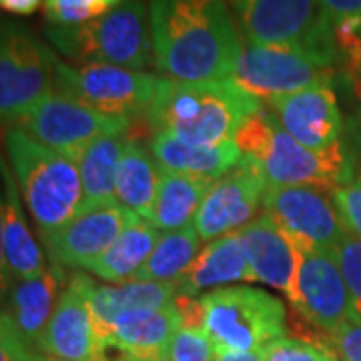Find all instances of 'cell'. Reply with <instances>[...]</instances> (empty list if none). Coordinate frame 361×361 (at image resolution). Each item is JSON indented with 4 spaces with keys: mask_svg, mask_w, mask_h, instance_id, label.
<instances>
[{
    "mask_svg": "<svg viewBox=\"0 0 361 361\" xmlns=\"http://www.w3.org/2000/svg\"><path fill=\"white\" fill-rule=\"evenodd\" d=\"M155 66L173 80H227L243 52L227 0H151Z\"/></svg>",
    "mask_w": 361,
    "mask_h": 361,
    "instance_id": "cell-1",
    "label": "cell"
},
{
    "mask_svg": "<svg viewBox=\"0 0 361 361\" xmlns=\"http://www.w3.org/2000/svg\"><path fill=\"white\" fill-rule=\"evenodd\" d=\"M263 103L233 80L185 82L161 77L147 123L155 133L195 145L235 141L237 130Z\"/></svg>",
    "mask_w": 361,
    "mask_h": 361,
    "instance_id": "cell-2",
    "label": "cell"
},
{
    "mask_svg": "<svg viewBox=\"0 0 361 361\" xmlns=\"http://www.w3.org/2000/svg\"><path fill=\"white\" fill-rule=\"evenodd\" d=\"M235 142L247 161L263 173L269 187L313 185L334 193L355 177L345 139L329 149H310L293 139L267 106L247 118Z\"/></svg>",
    "mask_w": 361,
    "mask_h": 361,
    "instance_id": "cell-3",
    "label": "cell"
},
{
    "mask_svg": "<svg viewBox=\"0 0 361 361\" xmlns=\"http://www.w3.org/2000/svg\"><path fill=\"white\" fill-rule=\"evenodd\" d=\"M51 49L73 65H109L145 73L155 63L151 14L142 0H127L85 25L47 26Z\"/></svg>",
    "mask_w": 361,
    "mask_h": 361,
    "instance_id": "cell-4",
    "label": "cell"
},
{
    "mask_svg": "<svg viewBox=\"0 0 361 361\" xmlns=\"http://www.w3.org/2000/svg\"><path fill=\"white\" fill-rule=\"evenodd\" d=\"M4 141L14 179L39 235L61 229L85 201L77 165L18 129L6 130Z\"/></svg>",
    "mask_w": 361,
    "mask_h": 361,
    "instance_id": "cell-5",
    "label": "cell"
},
{
    "mask_svg": "<svg viewBox=\"0 0 361 361\" xmlns=\"http://www.w3.org/2000/svg\"><path fill=\"white\" fill-rule=\"evenodd\" d=\"M249 44L303 47L341 65L336 30L319 0H227Z\"/></svg>",
    "mask_w": 361,
    "mask_h": 361,
    "instance_id": "cell-6",
    "label": "cell"
},
{
    "mask_svg": "<svg viewBox=\"0 0 361 361\" xmlns=\"http://www.w3.org/2000/svg\"><path fill=\"white\" fill-rule=\"evenodd\" d=\"M205 334L215 349L263 351L285 337L281 299L245 285L221 287L201 295Z\"/></svg>",
    "mask_w": 361,
    "mask_h": 361,
    "instance_id": "cell-7",
    "label": "cell"
},
{
    "mask_svg": "<svg viewBox=\"0 0 361 361\" xmlns=\"http://www.w3.org/2000/svg\"><path fill=\"white\" fill-rule=\"evenodd\" d=\"M54 54L25 25L4 18L0 26V115L16 127L54 92Z\"/></svg>",
    "mask_w": 361,
    "mask_h": 361,
    "instance_id": "cell-8",
    "label": "cell"
},
{
    "mask_svg": "<svg viewBox=\"0 0 361 361\" xmlns=\"http://www.w3.org/2000/svg\"><path fill=\"white\" fill-rule=\"evenodd\" d=\"M54 90L97 113L118 118L145 116L161 77L109 65H71L54 54Z\"/></svg>",
    "mask_w": 361,
    "mask_h": 361,
    "instance_id": "cell-9",
    "label": "cell"
},
{
    "mask_svg": "<svg viewBox=\"0 0 361 361\" xmlns=\"http://www.w3.org/2000/svg\"><path fill=\"white\" fill-rule=\"evenodd\" d=\"M229 80L265 104L299 90L331 85L336 87L337 66L303 47H261L243 44L241 59Z\"/></svg>",
    "mask_w": 361,
    "mask_h": 361,
    "instance_id": "cell-10",
    "label": "cell"
},
{
    "mask_svg": "<svg viewBox=\"0 0 361 361\" xmlns=\"http://www.w3.org/2000/svg\"><path fill=\"white\" fill-rule=\"evenodd\" d=\"M263 213L299 245L334 251L349 235L334 193L322 187H267Z\"/></svg>",
    "mask_w": 361,
    "mask_h": 361,
    "instance_id": "cell-11",
    "label": "cell"
},
{
    "mask_svg": "<svg viewBox=\"0 0 361 361\" xmlns=\"http://www.w3.org/2000/svg\"><path fill=\"white\" fill-rule=\"evenodd\" d=\"M13 129L71 159L97 139L127 135L130 121L97 113L54 90Z\"/></svg>",
    "mask_w": 361,
    "mask_h": 361,
    "instance_id": "cell-12",
    "label": "cell"
},
{
    "mask_svg": "<svg viewBox=\"0 0 361 361\" xmlns=\"http://www.w3.org/2000/svg\"><path fill=\"white\" fill-rule=\"evenodd\" d=\"M97 283L87 273L77 271L68 277L51 322L35 348L68 361H127L121 351L106 348L94 327L90 291Z\"/></svg>",
    "mask_w": 361,
    "mask_h": 361,
    "instance_id": "cell-13",
    "label": "cell"
},
{
    "mask_svg": "<svg viewBox=\"0 0 361 361\" xmlns=\"http://www.w3.org/2000/svg\"><path fill=\"white\" fill-rule=\"evenodd\" d=\"M295 251V275L287 299L305 322L334 336L349 322V291L339 263L334 251L299 243Z\"/></svg>",
    "mask_w": 361,
    "mask_h": 361,
    "instance_id": "cell-14",
    "label": "cell"
},
{
    "mask_svg": "<svg viewBox=\"0 0 361 361\" xmlns=\"http://www.w3.org/2000/svg\"><path fill=\"white\" fill-rule=\"evenodd\" d=\"M130 211L115 199L78 209L61 229L40 235L47 257L65 269H89L125 229Z\"/></svg>",
    "mask_w": 361,
    "mask_h": 361,
    "instance_id": "cell-15",
    "label": "cell"
},
{
    "mask_svg": "<svg viewBox=\"0 0 361 361\" xmlns=\"http://www.w3.org/2000/svg\"><path fill=\"white\" fill-rule=\"evenodd\" d=\"M267 180L245 157L237 167L217 179L207 191L195 217V231L209 243L223 235L241 231L255 219L267 193Z\"/></svg>",
    "mask_w": 361,
    "mask_h": 361,
    "instance_id": "cell-16",
    "label": "cell"
},
{
    "mask_svg": "<svg viewBox=\"0 0 361 361\" xmlns=\"http://www.w3.org/2000/svg\"><path fill=\"white\" fill-rule=\"evenodd\" d=\"M267 109L293 139L310 149H329L345 139L348 123L331 85L273 99Z\"/></svg>",
    "mask_w": 361,
    "mask_h": 361,
    "instance_id": "cell-17",
    "label": "cell"
},
{
    "mask_svg": "<svg viewBox=\"0 0 361 361\" xmlns=\"http://www.w3.org/2000/svg\"><path fill=\"white\" fill-rule=\"evenodd\" d=\"M2 199H0V269L2 287L39 277L47 269V259L28 229L23 209V195L13 171L2 163Z\"/></svg>",
    "mask_w": 361,
    "mask_h": 361,
    "instance_id": "cell-18",
    "label": "cell"
},
{
    "mask_svg": "<svg viewBox=\"0 0 361 361\" xmlns=\"http://www.w3.org/2000/svg\"><path fill=\"white\" fill-rule=\"evenodd\" d=\"M66 283L68 279H66L65 267L49 261L47 269L39 277L2 287L4 293L2 315L8 317L16 334L28 345L35 348L40 336L44 334Z\"/></svg>",
    "mask_w": 361,
    "mask_h": 361,
    "instance_id": "cell-19",
    "label": "cell"
},
{
    "mask_svg": "<svg viewBox=\"0 0 361 361\" xmlns=\"http://www.w3.org/2000/svg\"><path fill=\"white\" fill-rule=\"evenodd\" d=\"M179 327L177 305L127 311L111 325L106 345L121 351L127 361H169V348Z\"/></svg>",
    "mask_w": 361,
    "mask_h": 361,
    "instance_id": "cell-20",
    "label": "cell"
},
{
    "mask_svg": "<svg viewBox=\"0 0 361 361\" xmlns=\"http://www.w3.org/2000/svg\"><path fill=\"white\" fill-rule=\"evenodd\" d=\"M239 239L253 271V281L269 285L289 297L297 265L295 243L265 213L245 225L239 231Z\"/></svg>",
    "mask_w": 361,
    "mask_h": 361,
    "instance_id": "cell-21",
    "label": "cell"
},
{
    "mask_svg": "<svg viewBox=\"0 0 361 361\" xmlns=\"http://www.w3.org/2000/svg\"><path fill=\"white\" fill-rule=\"evenodd\" d=\"M239 281H253V271L249 267L239 231H235L205 243L191 269L177 281V291L179 297H197Z\"/></svg>",
    "mask_w": 361,
    "mask_h": 361,
    "instance_id": "cell-22",
    "label": "cell"
},
{
    "mask_svg": "<svg viewBox=\"0 0 361 361\" xmlns=\"http://www.w3.org/2000/svg\"><path fill=\"white\" fill-rule=\"evenodd\" d=\"M149 147L161 169L211 180L227 175L243 159V153L235 141L221 145H195L171 135L155 133Z\"/></svg>",
    "mask_w": 361,
    "mask_h": 361,
    "instance_id": "cell-23",
    "label": "cell"
},
{
    "mask_svg": "<svg viewBox=\"0 0 361 361\" xmlns=\"http://www.w3.org/2000/svg\"><path fill=\"white\" fill-rule=\"evenodd\" d=\"M177 297V281H130L123 285L94 283L90 291V310L97 334L106 345L109 329L118 315L127 311L163 310L175 305Z\"/></svg>",
    "mask_w": 361,
    "mask_h": 361,
    "instance_id": "cell-24",
    "label": "cell"
},
{
    "mask_svg": "<svg viewBox=\"0 0 361 361\" xmlns=\"http://www.w3.org/2000/svg\"><path fill=\"white\" fill-rule=\"evenodd\" d=\"M161 231L149 221L130 213L125 229L116 237L113 245L90 265L89 273L103 279L104 283H130L135 275L147 263L151 251L155 249Z\"/></svg>",
    "mask_w": 361,
    "mask_h": 361,
    "instance_id": "cell-25",
    "label": "cell"
},
{
    "mask_svg": "<svg viewBox=\"0 0 361 361\" xmlns=\"http://www.w3.org/2000/svg\"><path fill=\"white\" fill-rule=\"evenodd\" d=\"M159 180H161V167L151 147L142 145L137 139H129L116 171V203L151 223Z\"/></svg>",
    "mask_w": 361,
    "mask_h": 361,
    "instance_id": "cell-26",
    "label": "cell"
},
{
    "mask_svg": "<svg viewBox=\"0 0 361 361\" xmlns=\"http://www.w3.org/2000/svg\"><path fill=\"white\" fill-rule=\"evenodd\" d=\"M215 180L180 175L161 169L151 225L159 231H179L191 227L207 191Z\"/></svg>",
    "mask_w": 361,
    "mask_h": 361,
    "instance_id": "cell-27",
    "label": "cell"
},
{
    "mask_svg": "<svg viewBox=\"0 0 361 361\" xmlns=\"http://www.w3.org/2000/svg\"><path fill=\"white\" fill-rule=\"evenodd\" d=\"M127 141H129L127 135L103 137L82 147L78 153L71 157L82 180V191H85L82 203L92 205V203H104L115 199L116 171Z\"/></svg>",
    "mask_w": 361,
    "mask_h": 361,
    "instance_id": "cell-28",
    "label": "cell"
},
{
    "mask_svg": "<svg viewBox=\"0 0 361 361\" xmlns=\"http://www.w3.org/2000/svg\"><path fill=\"white\" fill-rule=\"evenodd\" d=\"M201 243L203 239L193 225L179 231H161L155 249L133 281H179L201 253Z\"/></svg>",
    "mask_w": 361,
    "mask_h": 361,
    "instance_id": "cell-29",
    "label": "cell"
},
{
    "mask_svg": "<svg viewBox=\"0 0 361 361\" xmlns=\"http://www.w3.org/2000/svg\"><path fill=\"white\" fill-rule=\"evenodd\" d=\"M127 0H44V16L54 26L85 25L113 13Z\"/></svg>",
    "mask_w": 361,
    "mask_h": 361,
    "instance_id": "cell-30",
    "label": "cell"
},
{
    "mask_svg": "<svg viewBox=\"0 0 361 361\" xmlns=\"http://www.w3.org/2000/svg\"><path fill=\"white\" fill-rule=\"evenodd\" d=\"M349 291V322L361 323V239L348 235L334 249Z\"/></svg>",
    "mask_w": 361,
    "mask_h": 361,
    "instance_id": "cell-31",
    "label": "cell"
},
{
    "mask_svg": "<svg viewBox=\"0 0 361 361\" xmlns=\"http://www.w3.org/2000/svg\"><path fill=\"white\" fill-rule=\"evenodd\" d=\"M213 355L215 348L203 327L180 325L169 348V361H213Z\"/></svg>",
    "mask_w": 361,
    "mask_h": 361,
    "instance_id": "cell-32",
    "label": "cell"
},
{
    "mask_svg": "<svg viewBox=\"0 0 361 361\" xmlns=\"http://www.w3.org/2000/svg\"><path fill=\"white\" fill-rule=\"evenodd\" d=\"M263 361H339L334 351L303 339L281 337L263 349Z\"/></svg>",
    "mask_w": 361,
    "mask_h": 361,
    "instance_id": "cell-33",
    "label": "cell"
},
{
    "mask_svg": "<svg viewBox=\"0 0 361 361\" xmlns=\"http://www.w3.org/2000/svg\"><path fill=\"white\" fill-rule=\"evenodd\" d=\"M339 215L348 227L349 235L361 239V175L355 173V177L334 191Z\"/></svg>",
    "mask_w": 361,
    "mask_h": 361,
    "instance_id": "cell-34",
    "label": "cell"
},
{
    "mask_svg": "<svg viewBox=\"0 0 361 361\" xmlns=\"http://www.w3.org/2000/svg\"><path fill=\"white\" fill-rule=\"evenodd\" d=\"M336 35H361V0H319Z\"/></svg>",
    "mask_w": 361,
    "mask_h": 361,
    "instance_id": "cell-35",
    "label": "cell"
},
{
    "mask_svg": "<svg viewBox=\"0 0 361 361\" xmlns=\"http://www.w3.org/2000/svg\"><path fill=\"white\" fill-rule=\"evenodd\" d=\"M0 336H2V349L11 351L18 361H68L47 355L37 348L28 345L25 339L16 334V329H14L13 323L8 322V317H4V315H2V325H0Z\"/></svg>",
    "mask_w": 361,
    "mask_h": 361,
    "instance_id": "cell-36",
    "label": "cell"
},
{
    "mask_svg": "<svg viewBox=\"0 0 361 361\" xmlns=\"http://www.w3.org/2000/svg\"><path fill=\"white\" fill-rule=\"evenodd\" d=\"M331 348L339 361H361V323H345L331 336Z\"/></svg>",
    "mask_w": 361,
    "mask_h": 361,
    "instance_id": "cell-37",
    "label": "cell"
},
{
    "mask_svg": "<svg viewBox=\"0 0 361 361\" xmlns=\"http://www.w3.org/2000/svg\"><path fill=\"white\" fill-rule=\"evenodd\" d=\"M345 141H348L349 151L353 157L355 173L361 175V106L349 118L348 127H345Z\"/></svg>",
    "mask_w": 361,
    "mask_h": 361,
    "instance_id": "cell-38",
    "label": "cell"
},
{
    "mask_svg": "<svg viewBox=\"0 0 361 361\" xmlns=\"http://www.w3.org/2000/svg\"><path fill=\"white\" fill-rule=\"evenodd\" d=\"M2 11L14 16H28L35 14L40 6H44V0H0Z\"/></svg>",
    "mask_w": 361,
    "mask_h": 361,
    "instance_id": "cell-39",
    "label": "cell"
},
{
    "mask_svg": "<svg viewBox=\"0 0 361 361\" xmlns=\"http://www.w3.org/2000/svg\"><path fill=\"white\" fill-rule=\"evenodd\" d=\"M213 361H263V351H229V349H215Z\"/></svg>",
    "mask_w": 361,
    "mask_h": 361,
    "instance_id": "cell-40",
    "label": "cell"
},
{
    "mask_svg": "<svg viewBox=\"0 0 361 361\" xmlns=\"http://www.w3.org/2000/svg\"><path fill=\"white\" fill-rule=\"evenodd\" d=\"M2 361H18L14 357L11 351H6V349H2Z\"/></svg>",
    "mask_w": 361,
    "mask_h": 361,
    "instance_id": "cell-41",
    "label": "cell"
}]
</instances>
